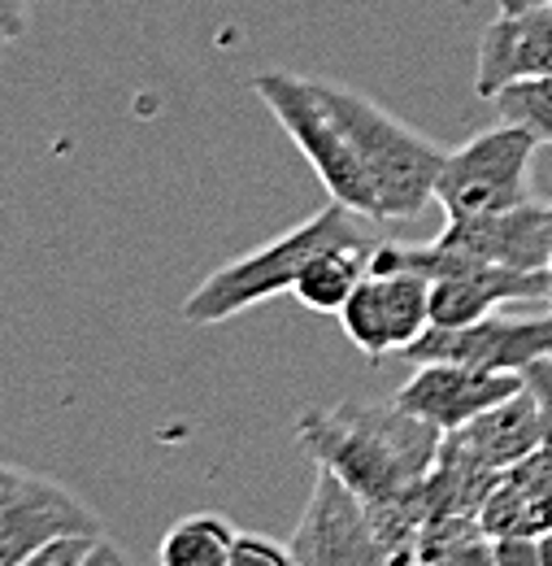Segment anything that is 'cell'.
<instances>
[{
    "label": "cell",
    "mask_w": 552,
    "mask_h": 566,
    "mask_svg": "<svg viewBox=\"0 0 552 566\" xmlns=\"http://www.w3.org/2000/svg\"><path fill=\"white\" fill-rule=\"evenodd\" d=\"M414 566H439V563H414Z\"/></svg>",
    "instance_id": "cell-23"
},
{
    "label": "cell",
    "mask_w": 552,
    "mask_h": 566,
    "mask_svg": "<svg viewBox=\"0 0 552 566\" xmlns=\"http://www.w3.org/2000/svg\"><path fill=\"white\" fill-rule=\"evenodd\" d=\"M231 566H296V549L278 545L270 536H257V532H240Z\"/></svg>",
    "instance_id": "cell-17"
},
{
    "label": "cell",
    "mask_w": 552,
    "mask_h": 566,
    "mask_svg": "<svg viewBox=\"0 0 552 566\" xmlns=\"http://www.w3.org/2000/svg\"><path fill=\"white\" fill-rule=\"evenodd\" d=\"M370 227L365 218H357L352 210L327 201L314 218H305L300 227L275 235L270 244L244 253V258H231L222 262L217 271H209L205 280L192 287V296L183 301V323L192 327H217V323H231L235 314L291 292L300 271L322 253V249H336V244H374L370 240Z\"/></svg>",
    "instance_id": "cell-2"
},
{
    "label": "cell",
    "mask_w": 552,
    "mask_h": 566,
    "mask_svg": "<svg viewBox=\"0 0 552 566\" xmlns=\"http://www.w3.org/2000/svg\"><path fill=\"white\" fill-rule=\"evenodd\" d=\"M370 253L374 244H336L322 249L291 287V296L314 310V314H340L348 305V296L357 292V283L370 275Z\"/></svg>",
    "instance_id": "cell-14"
},
{
    "label": "cell",
    "mask_w": 552,
    "mask_h": 566,
    "mask_svg": "<svg viewBox=\"0 0 552 566\" xmlns=\"http://www.w3.org/2000/svg\"><path fill=\"white\" fill-rule=\"evenodd\" d=\"M496 566H552V532L496 541Z\"/></svg>",
    "instance_id": "cell-18"
},
{
    "label": "cell",
    "mask_w": 552,
    "mask_h": 566,
    "mask_svg": "<svg viewBox=\"0 0 552 566\" xmlns=\"http://www.w3.org/2000/svg\"><path fill=\"white\" fill-rule=\"evenodd\" d=\"M253 92L266 101V109L275 114V123L287 132V140L305 153V161L322 179L327 197L336 206L352 210L357 218H365V222H383L374 184H370L365 166L357 161L344 127L336 123V114L318 96L314 78H300V74L287 71H266L253 78Z\"/></svg>",
    "instance_id": "cell-4"
},
{
    "label": "cell",
    "mask_w": 552,
    "mask_h": 566,
    "mask_svg": "<svg viewBox=\"0 0 552 566\" xmlns=\"http://www.w3.org/2000/svg\"><path fill=\"white\" fill-rule=\"evenodd\" d=\"M527 78H552V0L500 13L479 35L475 92L484 101Z\"/></svg>",
    "instance_id": "cell-11"
},
{
    "label": "cell",
    "mask_w": 552,
    "mask_h": 566,
    "mask_svg": "<svg viewBox=\"0 0 552 566\" xmlns=\"http://www.w3.org/2000/svg\"><path fill=\"white\" fill-rule=\"evenodd\" d=\"M448 444H457L466 458H475L487 471H513L518 462H527L540 444H544V410L535 388L527 384L522 392H513L509 401L491 406L475 423L448 436Z\"/></svg>",
    "instance_id": "cell-13"
},
{
    "label": "cell",
    "mask_w": 552,
    "mask_h": 566,
    "mask_svg": "<svg viewBox=\"0 0 552 566\" xmlns=\"http://www.w3.org/2000/svg\"><path fill=\"white\" fill-rule=\"evenodd\" d=\"M240 532L222 514H188L166 527L157 545L161 566H231Z\"/></svg>",
    "instance_id": "cell-15"
},
{
    "label": "cell",
    "mask_w": 552,
    "mask_h": 566,
    "mask_svg": "<svg viewBox=\"0 0 552 566\" xmlns=\"http://www.w3.org/2000/svg\"><path fill=\"white\" fill-rule=\"evenodd\" d=\"M535 148L540 140L518 123H500L484 136L466 140L444 157V170L435 184V206L444 210L448 222L527 206L531 201L527 175H531Z\"/></svg>",
    "instance_id": "cell-5"
},
{
    "label": "cell",
    "mask_w": 552,
    "mask_h": 566,
    "mask_svg": "<svg viewBox=\"0 0 552 566\" xmlns=\"http://www.w3.org/2000/svg\"><path fill=\"white\" fill-rule=\"evenodd\" d=\"M522 388H527V375H513V370H487L470 361H422L396 392V401L410 415L439 427L444 436H453Z\"/></svg>",
    "instance_id": "cell-10"
},
{
    "label": "cell",
    "mask_w": 552,
    "mask_h": 566,
    "mask_svg": "<svg viewBox=\"0 0 552 566\" xmlns=\"http://www.w3.org/2000/svg\"><path fill=\"white\" fill-rule=\"evenodd\" d=\"M314 87L327 101V109L336 114V123L344 127L357 161L365 166L383 222L417 218L435 201V184H439L448 148L431 144L422 132L405 127L396 114H388L383 105H374L370 96H361L352 87L327 83V78H314Z\"/></svg>",
    "instance_id": "cell-3"
},
{
    "label": "cell",
    "mask_w": 552,
    "mask_h": 566,
    "mask_svg": "<svg viewBox=\"0 0 552 566\" xmlns=\"http://www.w3.org/2000/svg\"><path fill=\"white\" fill-rule=\"evenodd\" d=\"M22 18H26V4H22V0H0V22H4V40H18V35H22Z\"/></svg>",
    "instance_id": "cell-21"
},
{
    "label": "cell",
    "mask_w": 552,
    "mask_h": 566,
    "mask_svg": "<svg viewBox=\"0 0 552 566\" xmlns=\"http://www.w3.org/2000/svg\"><path fill=\"white\" fill-rule=\"evenodd\" d=\"M513 301H552V271L457 266L431 280V327H470Z\"/></svg>",
    "instance_id": "cell-12"
},
{
    "label": "cell",
    "mask_w": 552,
    "mask_h": 566,
    "mask_svg": "<svg viewBox=\"0 0 552 566\" xmlns=\"http://www.w3.org/2000/svg\"><path fill=\"white\" fill-rule=\"evenodd\" d=\"M78 566H131V558H127L114 541H96V545H92V554H87Z\"/></svg>",
    "instance_id": "cell-20"
},
{
    "label": "cell",
    "mask_w": 552,
    "mask_h": 566,
    "mask_svg": "<svg viewBox=\"0 0 552 566\" xmlns=\"http://www.w3.org/2000/svg\"><path fill=\"white\" fill-rule=\"evenodd\" d=\"M300 449L357 496L405 566L417 558L426 523V480L439 462L444 431L392 401H340L336 410H305L296 419Z\"/></svg>",
    "instance_id": "cell-1"
},
{
    "label": "cell",
    "mask_w": 552,
    "mask_h": 566,
    "mask_svg": "<svg viewBox=\"0 0 552 566\" xmlns=\"http://www.w3.org/2000/svg\"><path fill=\"white\" fill-rule=\"evenodd\" d=\"M291 549L296 566H405L370 523L365 505L322 467L296 523Z\"/></svg>",
    "instance_id": "cell-8"
},
{
    "label": "cell",
    "mask_w": 552,
    "mask_h": 566,
    "mask_svg": "<svg viewBox=\"0 0 552 566\" xmlns=\"http://www.w3.org/2000/svg\"><path fill=\"white\" fill-rule=\"evenodd\" d=\"M410 361H470L487 370H513L527 375L531 366L552 361V310L535 318H509V314H487L470 327H431L414 349Z\"/></svg>",
    "instance_id": "cell-9"
},
{
    "label": "cell",
    "mask_w": 552,
    "mask_h": 566,
    "mask_svg": "<svg viewBox=\"0 0 552 566\" xmlns=\"http://www.w3.org/2000/svg\"><path fill=\"white\" fill-rule=\"evenodd\" d=\"M500 13H513V9H531V4H544V0H496Z\"/></svg>",
    "instance_id": "cell-22"
},
{
    "label": "cell",
    "mask_w": 552,
    "mask_h": 566,
    "mask_svg": "<svg viewBox=\"0 0 552 566\" xmlns=\"http://www.w3.org/2000/svg\"><path fill=\"white\" fill-rule=\"evenodd\" d=\"M66 536H105V523L87 501H78L57 480L22 467H4L0 471V566H18L26 554Z\"/></svg>",
    "instance_id": "cell-6"
},
{
    "label": "cell",
    "mask_w": 552,
    "mask_h": 566,
    "mask_svg": "<svg viewBox=\"0 0 552 566\" xmlns=\"http://www.w3.org/2000/svg\"><path fill=\"white\" fill-rule=\"evenodd\" d=\"M96 541H105V536H66V541H53V545L26 554L18 566H78L87 554H92Z\"/></svg>",
    "instance_id": "cell-19"
},
{
    "label": "cell",
    "mask_w": 552,
    "mask_h": 566,
    "mask_svg": "<svg viewBox=\"0 0 552 566\" xmlns=\"http://www.w3.org/2000/svg\"><path fill=\"white\" fill-rule=\"evenodd\" d=\"M340 327L370 361L405 357L431 332V280L417 271H370L340 310Z\"/></svg>",
    "instance_id": "cell-7"
},
{
    "label": "cell",
    "mask_w": 552,
    "mask_h": 566,
    "mask_svg": "<svg viewBox=\"0 0 552 566\" xmlns=\"http://www.w3.org/2000/svg\"><path fill=\"white\" fill-rule=\"evenodd\" d=\"M491 105H496L500 123H518L540 144H552V78L509 83L505 92L491 96Z\"/></svg>",
    "instance_id": "cell-16"
}]
</instances>
